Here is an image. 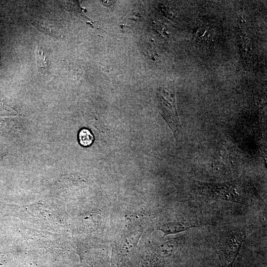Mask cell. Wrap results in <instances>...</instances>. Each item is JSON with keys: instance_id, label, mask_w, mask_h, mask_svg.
Masks as SVG:
<instances>
[{"instance_id": "1", "label": "cell", "mask_w": 267, "mask_h": 267, "mask_svg": "<svg viewBox=\"0 0 267 267\" xmlns=\"http://www.w3.org/2000/svg\"><path fill=\"white\" fill-rule=\"evenodd\" d=\"M196 189L202 195L227 201L243 203L253 187L245 178L220 183L195 181Z\"/></svg>"}, {"instance_id": "2", "label": "cell", "mask_w": 267, "mask_h": 267, "mask_svg": "<svg viewBox=\"0 0 267 267\" xmlns=\"http://www.w3.org/2000/svg\"><path fill=\"white\" fill-rule=\"evenodd\" d=\"M247 234L246 228L241 227L227 232L221 237L217 252L222 267H233Z\"/></svg>"}, {"instance_id": "3", "label": "cell", "mask_w": 267, "mask_h": 267, "mask_svg": "<svg viewBox=\"0 0 267 267\" xmlns=\"http://www.w3.org/2000/svg\"><path fill=\"white\" fill-rule=\"evenodd\" d=\"M162 115L177 137L181 125L177 111L173 91L162 90L160 94Z\"/></svg>"}, {"instance_id": "4", "label": "cell", "mask_w": 267, "mask_h": 267, "mask_svg": "<svg viewBox=\"0 0 267 267\" xmlns=\"http://www.w3.org/2000/svg\"><path fill=\"white\" fill-rule=\"evenodd\" d=\"M178 243L176 241H169L159 246L155 254L165 266L166 258L172 257L177 251Z\"/></svg>"}, {"instance_id": "5", "label": "cell", "mask_w": 267, "mask_h": 267, "mask_svg": "<svg viewBox=\"0 0 267 267\" xmlns=\"http://www.w3.org/2000/svg\"><path fill=\"white\" fill-rule=\"evenodd\" d=\"M196 226L197 223L195 221H183L165 224L161 227V230L167 234L182 231Z\"/></svg>"}, {"instance_id": "6", "label": "cell", "mask_w": 267, "mask_h": 267, "mask_svg": "<svg viewBox=\"0 0 267 267\" xmlns=\"http://www.w3.org/2000/svg\"><path fill=\"white\" fill-rule=\"evenodd\" d=\"M35 56L38 68L41 73L45 72L49 68L50 60L47 50L42 46H37Z\"/></svg>"}, {"instance_id": "7", "label": "cell", "mask_w": 267, "mask_h": 267, "mask_svg": "<svg viewBox=\"0 0 267 267\" xmlns=\"http://www.w3.org/2000/svg\"><path fill=\"white\" fill-rule=\"evenodd\" d=\"M93 136L87 129H82L79 133V140L81 145L87 147L90 145L93 141Z\"/></svg>"}, {"instance_id": "8", "label": "cell", "mask_w": 267, "mask_h": 267, "mask_svg": "<svg viewBox=\"0 0 267 267\" xmlns=\"http://www.w3.org/2000/svg\"><path fill=\"white\" fill-rule=\"evenodd\" d=\"M101 2L104 5L108 6L113 4L114 1L111 0H102Z\"/></svg>"}]
</instances>
